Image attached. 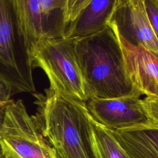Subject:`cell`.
<instances>
[{"instance_id":"cell-2","label":"cell","mask_w":158,"mask_h":158,"mask_svg":"<svg viewBox=\"0 0 158 158\" xmlns=\"http://www.w3.org/2000/svg\"><path fill=\"white\" fill-rule=\"evenodd\" d=\"M75 48L88 99L138 94L127 75L117 36L109 23L93 35L77 38Z\"/></svg>"},{"instance_id":"cell-8","label":"cell","mask_w":158,"mask_h":158,"mask_svg":"<svg viewBox=\"0 0 158 158\" xmlns=\"http://www.w3.org/2000/svg\"><path fill=\"white\" fill-rule=\"evenodd\" d=\"M108 23L127 42L143 46L158 56V41L149 22L144 0H116Z\"/></svg>"},{"instance_id":"cell-6","label":"cell","mask_w":158,"mask_h":158,"mask_svg":"<svg viewBox=\"0 0 158 158\" xmlns=\"http://www.w3.org/2000/svg\"><path fill=\"white\" fill-rule=\"evenodd\" d=\"M66 0H13L17 23L30 51L41 41L64 38Z\"/></svg>"},{"instance_id":"cell-9","label":"cell","mask_w":158,"mask_h":158,"mask_svg":"<svg viewBox=\"0 0 158 158\" xmlns=\"http://www.w3.org/2000/svg\"><path fill=\"white\" fill-rule=\"evenodd\" d=\"M109 24L117 36L126 72L135 91L140 96L158 98V56L143 46L128 43L119 35L115 27Z\"/></svg>"},{"instance_id":"cell-14","label":"cell","mask_w":158,"mask_h":158,"mask_svg":"<svg viewBox=\"0 0 158 158\" xmlns=\"http://www.w3.org/2000/svg\"><path fill=\"white\" fill-rule=\"evenodd\" d=\"M143 104L151 122L158 125V98L146 97L143 99Z\"/></svg>"},{"instance_id":"cell-1","label":"cell","mask_w":158,"mask_h":158,"mask_svg":"<svg viewBox=\"0 0 158 158\" xmlns=\"http://www.w3.org/2000/svg\"><path fill=\"white\" fill-rule=\"evenodd\" d=\"M32 95L36 110L31 117L58 158H96L86 102L48 93Z\"/></svg>"},{"instance_id":"cell-13","label":"cell","mask_w":158,"mask_h":158,"mask_svg":"<svg viewBox=\"0 0 158 158\" xmlns=\"http://www.w3.org/2000/svg\"><path fill=\"white\" fill-rule=\"evenodd\" d=\"M144 4L149 22L158 41V1L144 0Z\"/></svg>"},{"instance_id":"cell-19","label":"cell","mask_w":158,"mask_h":158,"mask_svg":"<svg viewBox=\"0 0 158 158\" xmlns=\"http://www.w3.org/2000/svg\"><path fill=\"white\" fill-rule=\"evenodd\" d=\"M157 1H158V0H157Z\"/></svg>"},{"instance_id":"cell-11","label":"cell","mask_w":158,"mask_h":158,"mask_svg":"<svg viewBox=\"0 0 158 158\" xmlns=\"http://www.w3.org/2000/svg\"><path fill=\"white\" fill-rule=\"evenodd\" d=\"M116 0H89L67 27L65 38H82L102 30L108 23Z\"/></svg>"},{"instance_id":"cell-7","label":"cell","mask_w":158,"mask_h":158,"mask_svg":"<svg viewBox=\"0 0 158 158\" xmlns=\"http://www.w3.org/2000/svg\"><path fill=\"white\" fill-rule=\"evenodd\" d=\"M140 95L110 99L91 98L86 102L94 120L109 130L148 124L151 122Z\"/></svg>"},{"instance_id":"cell-10","label":"cell","mask_w":158,"mask_h":158,"mask_svg":"<svg viewBox=\"0 0 158 158\" xmlns=\"http://www.w3.org/2000/svg\"><path fill=\"white\" fill-rule=\"evenodd\" d=\"M109 131L130 158H158L157 124Z\"/></svg>"},{"instance_id":"cell-16","label":"cell","mask_w":158,"mask_h":158,"mask_svg":"<svg viewBox=\"0 0 158 158\" xmlns=\"http://www.w3.org/2000/svg\"><path fill=\"white\" fill-rule=\"evenodd\" d=\"M6 106H3V105L0 104V130H1L2 122H3V120H4Z\"/></svg>"},{"instance_id":"cell-15","label":"cell","mask_w":158,"mask_h":158,"mask_svg":"<svg viewBox=\"0 0 158 158\" xmlns=\"http://www.w3.org/2000/svg\"><path fill=\"white\" fill-rule=\"evenodd\" d=\"M13 92L10 86L0 78V104L6 106L10 101Z\"/></svg>"},{"instance_id":"cell-17","label":"cell","mask_w":158,"mask_h":158,"mask_svg":"<svg viewBox=\"0 0 158 158\" xmlns=\"http://www.w3.org/2000/svg\"><path fill=\"white\" fill-rule=\"evenodd\" d=\"M4 157H5V156H4V152H3L1 143H0V158H4Z\"/></svg>"},{"instance_id":"cell-3","label":"cell","mask_w":158,"mask_h":158,"mask_svg":"<svg viewBox=\"0 0 158 158\" xmlns=\"http://www.w3.org/2000/svg\"><path fill=\"white\" fill-rule=\"evenodd\" d=\"M76 39L41 41L31 48L30 55L32 68L41 69L48 78L49 87L45 93L86 102L88 99L77 59Z\"/></svg>"},{"instance_id":"cell-5","label":"cell","mask_w":158,"mask_h":158,"mask_svg":"<svg viewBox=\"0 0 158 158\" xmlns=\"http://www.w3.org/2000/svg\"><path fill=\"white\" fill-rule=\"evenodd\" d=\"M0 143L4 155L12 158H58L21 99H11L6 106Z\"/></svg>"},{"instance_id":"cell-18","label":"cell","mask_w":158,"mask_h":158,"mask_svg":"<svg viewBox=\"0 0 158 158\" xmlns=\"http://www.w3.org/2000/svg\"><path fill=\"white\" fill-rule=\"evenodd\" d=\"M5 156V155H4ZM4 158H12V157H10V156H5V157Z\"/></svg>"},{"instance_id":"cell-4","label":"cell","mask_w":158,"mask_h":158,"mask_svg":"<svg viewBox=\"0 0 158 158\" xmlns=\"http://www.w3.org/2000/svg\"><path fill=\"white\" fill-rule=\"evenodd\" d=\"M30 51L19 29L13 0H0V78L13 95L36 92Z\"/></svg>"},{"instance_id":"cell-12","label":"cell","mask_w":158,"mask_h":158,"mask_svg":"<svg viewBox=\"0 0 158 158\" xmlns=\"http://www.w3.org/2000/svg\"><path fill=\"white\" fill-rule=\"evenodd\" d=\"M96 158H130L110 131L91 117Z\"/></svg>"}]
</instances>
